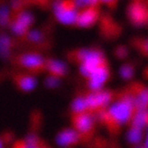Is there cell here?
<instances>
[{
  "instance_id": "obj_18",
  "label": "cell",
  "mask_w": 148,
  "mask_h": 148,
  "mask_svg": "<svg viewBox=\"0 0 148 148\" xmlns=\"http://www.w3.org/2000/svg\"><path fill=\"white\" fill-rule=\"evenodd\" d=\"M11 47V41L8 36H2L1 37V52L2 56L7 57L10 54V49Z\"/></svg>"
},
{
  "instance_id": "obj_16",
  "label": "cell",
  "mask_w": 148,
  "mask_h": 148,
  "mask_svg": "<svg viewBox=\"0 0 148 148\" xmlns=\"http://www.w3.org/2000/svg\"><path fill=\"white\" fill-rule=\"evenodd\" d=\"M142 138V129L138 127L132 126L127 133V139L129 142L136 145L140 142Z\"/></svg>"
},
{
  "instance_id": "obj_2",
  "label": "cell",
  "mask_w": 148,
  "mask_h": 148,
  "mask_svg": "<svg viewBox=\"0 0 148 148\" xmlns=\"http://www.w3.org/2000/svg\"><path fill=\"white\" fill-rule=\"evenodd\" d=\"M76 58L81 62V74L88 77L97 67L106 64L103 54L97 50L81 49L76 52Z\"/></svg>"
},
{
  "instance_id": "obj_19",
  "label": "cell",
  "mask_w": 148,
  "mask_h": 148,
  "mask_svg": "<svg viewBox=\"0 0 148 148\" xmlns=\"http://www.w3.org/2000/svg\"><path fill=\"white\" fill-rule=\"evenodd\" d=\"M134 68L130 64L123 65L120 68V75L125 80H130L134 76Z\"/></svg>"
},
{
  "instance_id": "obj_7",
  "label": "cell",
  "mask_w": 148,
  "mask_h": 148,
  "mask_svg": "<svg viewBox=\"0 0 148 148\" xmlns=\"http://www.w3.org/2000/svg\"><path fill=\"white\" fill-rule=\"evenodd\" d=\"M33 17L27 12H23L16 17V19L13 21L11 25L12 30L14 33L18 36L25 34L28 27L32 25Z\"/></svg>"
},
{
  "instance_id": "obj_9",
  "label": "cell",
  "mask_w": 148,
  "mask_h": 148,
  "mask_svg": "<svg viewBox=\"0 0 148 148\" xmlns=\"http://www.w3.org/2000/svg\"><path fill=\"white\" fill-rule=\"evenodd\" d=\"M73 120L75 127L80 133L86 134L92 129L94 120L90 114L84 112L75 114Z\"/></svg>"
},
{
  "instance_id": "obj_12",
  "label": "cell",
  "mask_w": 148,
  "mask_h": 148,
  "mask_svg": "<svg viewBox=\"0 0 148 148\" xmlns=\"http://www.w3.org/2000/svg\"><path fill=\"white\" fill-rule=\"evenodd\" d=\"M46 67L52 75L57 77L64 76L67 72V66L58 60L50 59L46 62Z\"/></svg>"
},
{
  "instance_id": "obj_15",
  "label": "cell",
  "mask_w": 148,
  "mask_h": 148,
  "mask_svg": "<svg viewBox=\"0 0 148 148\" xmlns=\"http://www.w3.org/2000/svg\"><path fill=\"white\" fill-rule=\"evenodd\" d=\"M16 81L20 88L25 91H32L37 84L36 79L29 75H18L16 77Z\"/></svg>"
},
{
  "instance_id": "obj_4",
  "label": "cell",
  "mask_w": 148,
  "mask_h": 148,
  "mask_svg": "<svg viewBox=\"0 0 148 148\" xmlns=\"http://www.w3.org/2000/svg\"><path fill=\"white\" fill-rule=\"evenodd\" d=\"M112 95L109 91H95L88 95L86 98L88 109L99 110L106 107L111 101Z\"/></svg>"
},
{
  "instance_id": "obj_14",
  "label": "cell",
  "mask_w": 148,
  "mask_h": 148,
  "mask_svg": "<svg viewBox=\"0 0 148 148\" xmlns=\"http://www.w3.org/2000/svg\"><path fill=\"white\" fill-rule=\"evenodd\" d=\"M132 125L142 129L148 126V108L136 109L133 116Z\"/></svg>"
},
{
  "instance_id": "obj_17",
  "label": "cell",
  "mask_w": 148,
  "mask_h": 148,
  "mask_svg": "<svg viewBox=\"0 0 148 148\" xmlns=\"http://www.w3.org/2000/svg\"><path fill=\"white\" fill-rule=\"evenodd\" d=\"M72 111L75 114H80L83 113L86 109H88L86 98L78 97L75 99L72 105Z\"/></svg>"
},
{
  "instance_id": "obj_21",
  "label": "cell",
  "mask_w": 148,
  "mask_h": 148,
  "mask_svg": "<svg viewBox=\"0 0 148 148\" xmlns=\"http://www.w3.org/2000/svg\"><path fill=\"white\" fill-rule=\"evenodd\" d=\"M59 83H60V80H59L58 77L55 76V75H52L51 76L46 78L45 85L48 88H56V87L58 86Z\"/></svg>"
},
{
  "instance_id": "obj_3",
  "label": "cell",
  "mask_w": 148,
  "mask_h": 148,
  "mask_svg": "<svg viewBox=\"0 0 148 148\" xmlns=\"http://www.w3.org/2000/svg\"><path fill=\"white\" fill-rule=\"evenodd\" d=\"M76 3L72 0H59L54 4L55 15L60 22L64 25H72L77 22L78 13Z\"/></svg>"
},
{
  "instance_id": "obj_13",
  "label": "cell",
  "mask_w": 148,
  "mask_h": 148,
  "mask_svg": "<svg viewBox=\"0 0 148 148\" xmlns=\"http://www.w3.org/2000/svg\"><path fill=\"white\" fill-rule=\"evenodd\" d=\"M132 96L134 98L136 109L148 108V88H137L135 95Z\"/></svg>"
},
{
  "instance_id": "obj_25",
  "label": "cell",
  "mask_w": 148,
  "mask_h": 148,
  "mask_svg": "<svg viewBox=\"0 0 148 148\" xmlns=\"http://www.w3.org/2000/svg\"><path fill=\"white\" fill-rule=\"evenodd\" d=\"M127 55V49L125 47H119L116 49V56L118 58H123Z\"/></svg>"
},
{
  "instance_id": "obj_22",
  "label": "cell",
  "mask_w": 148,
  "mask_h": 148,
  "mask_svg": "<svg viewBox=\"0 0 148 148\" xmlns=\"http://www.w3.org/2000/svg\"><path fill=\"white\" fill-rule=\"evenodd\" d=\"M9 10L8 8L4 7L1 10V22L3 25H6L9 21Z\"/></svg>"
},
{
  "instance_id": "obj_10",
  "label": "cell",
  "mask_w": 148,
  "mask_h": 148,
  "mask_svg": "<svg viewBox=\"0 0 148 148\" xmlns=\"http://www.w3.org/2000/svg\"><path fill=\"white\" fill-rule=\"evenodd\" d=\"M99 12L95 6H91L89 8L83 10L78 15L77 23L80 27H87L95 22L99 16Z\"/></svg>"
},
{
  "instance_id": "obj_1",
  "label": "cell",
  "mask_w": 148,
  "mask_h": 148,
  "mask_svg": "<svg viewBox=\"0 0 148 148\" xmlns=\"http://www.w3.org/2000/svg\"><path fill=\"white\" fill-rule=\"evenodd\" d=\"M136 108L134 97L126 95L113 105L108 111L99 114V119L108 126H119L133 119Z\"/></svg>"
},
{
  "instance_id": "obj_27",
  "label": "cell",
  "mask_w": 148,
  "mask_h": 148,
  "mask_svg": "<svg viewBox=\"0 0 148 148\" xmlns=\"http://www.w3.org/2000/svg\"><path fill=\"white\" fill-rule=\"evenodd\" d=\"M19 2H18V0H15V1H13V3H12V5H13V8H18V6H19Z\"/></svg>"
},
{
  "instance_id": "obj_29",
  "label": "cell",
  "mask_w": 148,
  "mask_h": 148,
  "mask_svg": "<svg viewBox=\"0 0 148 148\" xmlns=\"http://www.w3.org/2000/svg\"><path fill=\"white\" fill-rule=\"evenodd\" d=\"M145 146H146L147 147H148V135H147V141H146V143H145Z\"/></svg>"
},
{
  "instance_id": "obj_11",
  "label": "cell",
  "mask_w": 148,
  "mask_h": 148,
  "mask_svg": "<svg viewBox=\"0 0 148 148\" xmlns=\"http://www.w3.org/2000/svg\"><path fill=\"white\" fill-rule=\"evenodd\" d=\"M79 140V134L75 130L66 129L58 135L56 142L60 146H69L77 143Z\"/></svg>"
},
{
  "instance_id": "obj_26",
  "label": "cell",
  "mask_w": 148,
  "mask_h": 148,
  "mask_svg": "<svg viewBox=\"0 0 148 148\" xmlns=\"http://www.w3.org/2000/svg\"><path fill=\"white\" fill-rule=\"evenodd\" d=\"M141 49L145 53L148 54V40H145L141 44Z\"/></svg>"
},
{
  "instance_id": "obj_8",
  "label": "cell",
  "mask_w": 148,
  "mask_h": 148,
  "mask_svg": "<svg viewBox=\"0 0 148 148\" xmlns=\"http://www.w3.org/2000/svg\"><path fill=\"white\" fill-rule=\"evenodd\" d=\"M20 63L24 66L33 70H40L46 66V63L43 58L34 53L26 54L21 56Z\"/></svg>"
},
{
  "instance_id": "obj_23",
  "label": "cell",
  "mask_w": 148,
  "mask_h": 148,
  "mask_svg": "<svg viewBox=\"0 0 148 148\" xmlns=\"http://www.w3.org/2000/svg\"><path fill=\"white\" fill-rule=\"evenodd\" d=\"M99 0H75L77 6L83 7V6H95L98 2Z\"/></svg>"
},
{
  "instance_id": "obj_6",
  "label": "cell",
  "mask_w": 148,
  "mask_h": 148,
  "mask_svg": "<svg viewBox=\"0 0 148 148\" xmlns=\"http://www.w3.org/2000/svg\"><path fill=\"white\" fill-rule=\"evenodd\" d=\"M109 71L106 64L101 65L91 72L89 77V86L94 91H97L103 86L108 79Z\"/></svg>"
},
{
  "instance_id": "obj_24",
  "label": "cell",
  "mask_w": 148,
  "mask_h": 148,
  "mask_svg": "<svg viewBox=\"0 0 148 148\" xmlns=\"http://www.w3.org/2000/svg\"><path fill=\"white\" fill-rule=\"evenodd\" d=\"M28 38L31 41L37 42V41H40L42 39V35H41L39 31H31L28 34Z\"/></svg>"
},
{
  "instance_id": "obj_20",
  "label": "cell",
  "mask_w": 148,
  "mask_h": 148,
  "mask_svg": "<svg viewBox=\"0 0 148 148\" xmlns=\"http://www.w3.org/2000/svg\"><path fill=\"white\" fill-rule=\"evenodd\" d=\"M25 147H37L40 146V140L36 136L30 134L26 138L25 141L23 142Z\"/></svg>"
},
{
  "instance_id": "obj_5",
  "label": "cell",
  "mask_w": 148,
  "mask_h": 148,
  "mask_svg": "<svg viewBox=\"0 0 148 148\" xmlns=\"http://www.w3.org/2000/svg\"><path fill=\"white\" fill-rule=\"evenodd\" d=\"M128 17L136 26H142L148 18V12L146 8L141 2L132 3L128 8Z\"/></svg>"
},
{
  "instance_id": "obj_28",
  "label": "cell",
  "mask_w": 148,
  "mask_h": 148,
  "mask_svg": "<svg viewBox=\"0 0 148 148\" xmlns=\"http://www.w3.org/2000/svg\"><path fill=\"white\" fill-rule=\"evenodd\" d=\"M102 1H103L105 2H107V3H111L114 0H102Z\"/></svg>"
}]
</instances>
